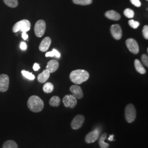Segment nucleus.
<instances>
[{
  "label": "nucleus",
  "instance_id": "2eb2a0df",
  "mask_svg": "<svg viewBox=\"0 0 148 148\" xmlns=\"http://www.w3.org/2000/svg\"><path fill=\"white\" fill-rule=\"evenodd\" d=\"M105 15L106 18H108V19H109L110 20H112V21H117L120 20L121 18L120 14L116 11H113V10L107 11L106 12Z\"/></svg>",
  "mask_w": 148,
  "mask_h": 148
},
{
  "label": "nucleus",
  "instance_id": "423d86ee",
  "mask_svg": "<svg viewBox=\"0 0 148 148\" xmlns=\"http://www.w3.org/2000/svg\"><path fill=\"white\" fill-rule=\"evenodd\" d=\"M64 105L66 108H74L77 105V99L73 95H68L64 96L63 99Z\"/></svg>",
  "mask_w": 148,
  "mask_h": 148
},
{
  "label": "nucleus",
  "instance_id": "2f4dec72",
  "mask_svg": "<svg viewBox=\"0 0 148 148\" xmlns=\"http://www.w3.org/2000/svg\"><path fill=\"white\" fill-rule=\"evenodd\" d=\"M40 68V65L37 63H35L33 66V69L34 71H38Z\"/></svg>",
  "mask_w": 148,
  "mask_h": 148
},
{
  "label": "nucleus",
  "instance_id": "aec40b11",
  "mask_svg": "<svg viewBox=\"0 0 148 148\" xmlns=\"http://www.w3.org/2000/svg\"><path fill=\"white\" fill-rule=\"evenodd\" d=\"M2 148H18V147L16 142L9 140L4 143Z\"/></svg>",
  "mask_w": 148,
  "mask_h": 148
},
{
  "label": "nucleus",
  "instance_id": "9b49d317",
  "mask_svg": "<svg viewBox=\"0 0 148 148\" xmlns=\"http://www.w3.org/2000/svg\"><path fill=\"white\" fill-rule=\"evenodd\" d=\"M99 137V132L98 130H94L88 133L85 138V141L87 143H93L95 142Z\"/></svg>",
  "mask_w": 148,
  "mask_h": 148
},
{
  "label": "nucleus",
  "instance_id": "a878e982",
  "mask_svg": "<svg viewBox=\"0 0 148 148\" xmlns=\"http://www.w3.org/2000/svg\"><path fill=\"white\" fill-rule=\"evenodd\" d=\"M128 24L130 25V26L132 27L133 29H137L139 25V23L137 21H135L133 19L130 20L128 21Z\"/></svg>",
  "mask_w": 148,
  "mask_h": 148
},
{
  "label": "nucleus",
  "instance_id": "6e6552de",
  "mask_svg": "<svg viewBox=\"0 0 148 148\" xmlns=\"http://www.w3.org/2000/svg\"><path fill=\"white\" fill-rule=\"evenodd\" d=\"M10 79L7 75H0V92H5L9 88Z\"/></svg>",
  "mask_w": 148,
  "mask_h": 148
},
{
  "label": "nucleus",
  "instance_id": "c756f323",
  "mask_svg": "<svg viewBox=\"0 0 148 148\" xmlns=\"http://www.w3.org/2000/svg\"><path fill=\"white\" fill-rule=\"evenodd\" d=\"M20 48L21 50H26L27 49V45L26 43L21 42L20 45Z\"/></svg>",
  "mask_w": 148,
  "mask_h": 148
},
{
  "label": "nucleus",
  "instance_id": "f3484780",
  "mask_svg": "<svg viewBox=\"0 0 148 148\" xmlns=\"http://www.w3.org/2000/svg\"><path fill=\"white\" fill-rule=\"evenodd\" d=\"M134 66L136 71L139 73L141 74H144L146 73V70L143 67L142 64L139 60L136 59L134 60Z\"/></svg>",
  "mask_w": 148,
  "mask_h": 148
},
{
  "label": "nucleus",
  "instance_id": "cd10ccee",
  "mask_svg": "<svg viewBox=\"0 0 148 148\" xmlns=\"http://www.w3.org/2000/svg\"><path fill=\"white\" fill-rule=\"evenodd\" d=\"M143 35L144 37L146 39H148V25H145L143 27Z\"/></svg>",
  "mask_w": 148,
  "mask_h": 148
},
{
  "label": "nucleus",
  "instance_id": "6ab92c4d",
  "mask_svg": "<svg viewBox=\"0 0 148 148\" xmlns=\"http://www.w3.org/2000/svg\"><path fill=\"white\" fill-rule=\"evenodd\" d=\"M49 103V105L52 106L57 107L60 104V99L58 96H53L50 99Z\"/></svg>",
  "mask_w": 148,
  "mask_h": 148
},
{
  "label": "nucleus",
  "instance_id": "473e14b6",
  "mask_svg": "<svg viewBox=\"0 0 148 148\" xmlns=\"http://www.w3.org/2000/svg\"><path fill=\"white\" fill-rule=\"evenodd\" d=\"M22 37L24 40H27V39L28 38V35L27 34V32H23L22 33Z\"/></svg>",
  "mask_w": 148,
  "mask_h": 148
},
{
  "label": "nucleus",
  "instance_id": "a211bd4d",
  "mask_svg": "<svg viewBox=\"0 0 148 148\" xmlns=\"http://www.w3.org/2000/svg\"><path fill=\"white\" fill-rule=\"evenodd\" d=\"M107 134L106 133H103L99 139V144L101 148H108L109 147V144L105 142V140L106 139Z\"/></svg>",
  "mask_w": 148,
  "mask_h": 148
},
{
  "label": "nucleus",
  "instance_id": "7c9ffc66",
  "mask_svg": "<svg viewBox=\"0 0 148 148\" xmlns=\"http://www.w3.org/2000/svg\"><path fill=\"white\" fill-rule=\"evenodd\" d=\"M54 54V56H56L57 58H59L60 57V54L59 52L57 50H56V49H53L52 50Z\"/></svg>",
  "mask_w": 148,
  "mask_h": 148
},
{
  "label": "nucleus",
  "instance_id": "f704fd0d",
  "mask_svg": "<svg viewBox=\"0 0 148 148\" xmlns=\"http://www.w3.org/2000/svg\"><path fill=\"white\" fill-rule=\"evenodd\" d=\"M113 137H114V135H111V136H110V137L109 138L108 140H110V141H112V140H114Z\"/></svg>",
  "mask_w": 148,
  "mask_h": 148
},
{
  "label": "nucleus",
  "instance_id": "39448f33",
  "mask_svg": "<svg viewBox=\"0 0 148 148\" xmlns=\"http://www.w3.org/2000/svg\"><path fill=\"white\" fill-rule=\"evenodd\" d=\"M46 25L43 20H39L36 23L35 25L34 31L36 36L38 37H41L44 35L46 31Z\"/></svg>",
  "mask_w": 148,
  "mask_h": 148
},
{
  "label": "nucleus",
  "instance_id": "1a4fd4ad",
  "mask_svg": "<svg viewBox=\"0 0 148 148\" xmlns=\"http://www.w3.org/2000/svg\"><path fill=\"white\" fill-rule=\"evenodd\" d=\"M85 122V117L81 115H77L75 117L71 122V126L74 130H78L82 127Z\"/></svg>",
  "mask_w": 148,
  "mask_h": 148
},
{
  "label": "nucleus",
  "instance_id": "c9c22d12",
  "mask_svg": "<svg viewBox=\"0 0 148 148\" xmlns=\"http://www.w3.org/2000/svg\"><path fill=\"white\" fill-rule=\"evenodd\" d=\"M147 1H148V0H147Z\"/></svg>",
  "mask_w": 148,
  "mask_h": 148
},
{
  "label": "nucleus",
  "instance_id": "f8f14e48",
  "mask_svg": "<svg viewBox=\"0 0 148 148\" xmlns=\"http://www.w3.org/2000/svg\"><path fill=\"white\" fill-rule=\"evenodd\" d=\"M70 90L72 93L73 95L76 97V99H81L84 96L82 90L79 86H77V85L71 86L70 88Z\"/></svg>",
  "mask_w": 148,
  "mask_h": 148
},
{
  "label": "nucleus",
  "instance_id": "412c9836",
  "mask_svg": "<svg viewBox=\"0 0 148 148\" xmlns=\"http://www.w3.org/2000/svg\"><path fill=\"white\" fill-rule=\"evenodd\" d=\"M43 90L46 93H51L54 90V86L51 82H47L43 86Z\"/></svg>",
  "mask_w": 148,
  "mask_h": 148
},
{
  "label": "nucleus",
  "instance_id": "ddd939ff",
  "mask_svg": "<svg viewBox=\"0 0 148 148\" xmlns=\"http://www.w3.org/2000/svg\"><path fill=\"white\" fill-rule=\"evenodd\" d=\"M51 44V39L49 37H46L43 39L40 45L39 49L41 52L47 51Z\"/></svg>",
  "mask_w": 148,
  "mask_h": 148
},
{
  "label": "nucleus",
  "instance_id": "f03ea898",
  "mask_svg": "<svg viewBox=\"0 0 148 148\" xmlns=\"http://www.w3.org/2000/svg\"><path fill=\"white\" fill-rule=\"evenodd\" d=\"M27 106L32 112H38L42 110L44 108V103L39 97L32 95L27 101Z\"/></svg>",
  "mask_w": 148,
  "mask_h": 148
},
{
  "label": "nucleus",
  "instance_id": "7ed1b4c3",
  "mask_svg": "<svg viewBox=\"0 0 148 148\" xmlns=\"http://www.w3.org/2000/svg\"><path fill=\"white\" fill-rule=\"evenodd\" d=\"M30 22L26 19H23L17 22L14 25V27H13V32H17L19 31H21L22 32H27L30 30Z\"/></svg>",
  "mask_w": 148,
  "mask_h": 148
},
{
  "label": "nucleus",
  "instance_id": "20e7f679",
  "mask_svg": "<svg viewBox=\"0 0 148 148\" xmlns=\"http://www.w3.org/2000/svg\"><path fill=\"white\" fill-rule=\"evenodd\" d=\"M136 115L137 112L134 106L132 104H128L125 109V117L126 121L128 123H132L135 120Z\"/></svg>",
  "mask_w": 148,
  "mask_h": 148
},
{
  "label": "nucleus",
  "instance_id": "0eeeda50",
  "mask_svg": "<svg viewBox=\"0 0 148 148\" xmlns=\"http://www.w3.org/2000/svg\"><path fill=\"white\" fill-rule=\"evenodd\" d=\"M126 45L128 50L134 54L139 53V46L138 43L134 39L130 38L126 41Z\"/></svg>",
  "mask_w": 148,
  "mask_h": 148
},
{
  "label": "nucleus",
  "instance_id": "4be33fe9",
  "mask_svg": "<svg viewBox=\"0 0 148 148\" xmlns=\"http://www.w3.org/2000/svg\"><path fill=\"white\" fill-rule=\"evenodd\" d=\"M5 5L11 8H16L18 5V0H3Z\"/></svg>",
  "mask_w": 148,
  "mask_h": 148
},
{
  "label": "nucleus",
  "instance_id": "4468645a",
  "mask_svg": "<svg viewBox=\"0 0 148 148\" xmlns=\"http://www.w3.org/2000/svg\"><path fill=\"white\" fill-rule=\"evenodd\" d=\"M58 62L56 60H51L48 63L46 66V69L50 73H53L55 72L59 68Z\"/></svg>",
  "mask_w": 148,
  "mask_h": 148
},
{
  "label": "nucleus",
  "instance_id": "dca6fc26",
  "mask_svg": "<svg viewBox=\"0 0 148 148\" xmlns=\"http://www.w3.org/2000/svg\"><path fill=\"white\" fill-rule=\"evenodd\" d=\"M49 76H50V73L47 69H45L43 71L42 73L38 75L37 77L38 81L41 83H44L46 81H47V80L49 79Z\"/></svg>",
  "mask_w": 148,
  "mask_h": 148
},
{
  "label": "nucleus",
  "instance_id": "9d476101",
  "mask_svg": "<svg viewBox=\"0 0 148 148\" xmlns=\"http://www.w3.org/2000/svg\"><path fill=\"white\" fill-rule=\"evenodd\" d=\"M111 35L115 40H119L121 38L122 31L121 27L119 24H114L110 27Z\"/></svg>",
  "mask_w": 148,
  "mask_h": 148
},
{
  "label": "nucleus",
  "instance_id": "bb28decb",
  "mask_svg": "<svg viewBox=\"0 0 148 148\" xmlns=\"http://www.w3.org/2000/svg\"><path fill=\"white\" fill-rule=\"evenodd\" d=\"M142 60L143 62V64L147 66H148V56L145 54H143L142 56Z\"/></svg>",
  "mask_w": 148,
  "mask_h": 148
},
{
  "label": "nucleus",
  "instance_id": "f257e3e1",
  "mask_svg": "<svg viewBox=\"0 0 148 148\" xmlns=\"http://www.w3.org/2000/svg\"><path fill=\"white\" fill-rule=\"evenodd\" d=\"M90 74L85 70L78 69L73 71L70 75V79L76 85H80L89 79Z\"/></svg>",
  "mask_w": 148,
  "mask_h": 148
},
{
  "label": "nucleus",
  "instance_id": "c85d7f7f",
  "mask_svg": "<svg viewBox=\"0 0 148 148\" xmlns=\"http://www.w3.org/2000/svg\"><path fill=\"white\" fill-rule=\"evenodd\" d=\"M130 1L132 3V4L135 5L136 7H139L141 5V2L139 0H130Z\"/></svg>",
  "mask_w": 148,
  "mask_h": 148
},
{
  "label": "nucleus",
  "instance_id": "b1692460",
  "mask_svg": "<svg viewBox=\"0 0 148 148\" xmlns=\"http://www.w3.org/2000/svg\"><path fill=\"white\" fill-rule=\"evenodd\" d=\"M123 14L128 18H133L134 16V11L130 8H126L123 11Z\"/></svg>",
  "mask_w": 148,
  "mask_h": 148
},
{
  "label": "nucleus",
  "instance_id": "5701e85b",
  "mask_svg": "<svg viewBox=\"0 0 148 148\" xmlns=\"http://www.w3.org/2000/svg\"><path fill=\"white\" fill-rule=\"evenodd\" d=\"M73 1L75 4L82 5H89L93 2L92 0H73Z\"/></svg>",
  "mask_w": 148,
  "mask_h": 148
},
{
  "label": "nucleus",
  "instance_id": "393cba45",
  "mask_svg": "<svg viewBox=\"0 0 148 148\" xmlns=\"http://www.w3.org/2000/svg\"><path fill=\"white\" fill-rule=\"evenodd\" d=\"M21 74L25 78L30 79V80H34L35 78V76L33 74L27 71H25V70L21 71Z\"/></svg>",
  "mask_w": 148,
  "mask_h": 148
},
{
  "label": "nucleus",
  "instance_id": "72a5a7b5",
  "mask_svg": "<svg viewBox=\"0 0 148 148\" xmlns=\"http://www.w3.org/2000/svg\"><path fill=\"white\" fill-rule=\"evenodd\" d=\"M54 53L53 52V51H51V52H48L47 53H46V57H54Z\"/></svg>",
  "mask_w": 148,
  "mask_h": 148
}]
</instances>
